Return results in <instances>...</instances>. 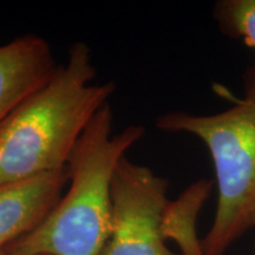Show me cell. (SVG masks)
Wrapping results in <instances>:
<instances>
[{
    "label": "cell",
    "instance_id": "ba28073f",
    "mask_svg": "<svg viewBox=\"0 0 255 255\" xmlns=\"http://www.w3.org/2000/svg\"><path fill=\"white\" fill-rule=\"evenodd\" d=\"M214 18L223 33L255 49V0H221L215 5Z\"/></svg>",
    "mask_w": 255,
    "mask_h": 255
},
{
    "label": "cell",
    "instance_id": "3957f363",
    "mask_svg": "<svg viewBox=\"0 0 255 255\" xmlns=\"http://www.w3.org/2000/svg\"><path fill=\"white\" fill-rule=\"evenodd\" d=\"M164 132H184L205 143L214 164L218 206L202 239L205 255H226L238 239L255 228V64L248 69L244 97L215 115L173 111L159 116Z\"/></svg>",
    "mask_w": 255,
    "mask_h": 255
},
{
    "label": "cell",
    "instance_id": "7a4b0ae2",
    "mask_svg": "<svg viewBox=\"0 0 255 255\" xmlns=\"http://www.w3.org/2000/svg\"><path fill=\"white\" fill-rule=\"evenodd\" d=\"M107 103L92 117L70 155L69 188L33 231L5 251L9 255H101L111 228V180L126 154L144 136L142 126L113 132Z\"/></svg>",
    "mask_w": 255,
    "mask_h": 255
},
{
    "label": "cell",
    "instance_id": "9c48e42d",
    "mask_svg": "<svg viewBox=\"0 0 255 255\" xmlns=\"http://www.w3.org/2000/svg\"><path fill=\"white\" fill-rule=\"evenodd\" d=\"M0 255H9L5 250H0Z\"/></svg>",
    "mask_w": 255,
    "mask_h": 255
},
{
    "label": "cell",
    "instance_id": "6da1fadb",
    "mask_svg": "<svg viewBox=\"0 0 255 255\" xmlns=\"http://www.w3.org/2000/svg\"><path fill=\"white\" fill-rule=\"evenodd\" d=\"M96 73L90 49L77 41L66 65L1 121L0 183L66 168L84 129L116 90L113 81L92 84Z\"/></svg>",
    "mask_w": 255,
    "mask_h": 255
},
{
    "label": "cell",
    "instance_id": "52a82bcc",
    "mask_svg": "<svg viewBox=\"0 0 255 255\" xmlns=\"http://www.w3.org/2000/svg\"><path fill=\"white\" fill-rule=\"evenodd\" d=\"M212 180L201 178L184 189L175 200L168 201L162 215L161 231L164 240L180 248V255H205L197 235V219L213 189Z\"/></svg>",
    "mask_w": 255,
    "mask_h": 255
},
{
    "label": "cell",
    "instance_id": "5b68a950",
    "mask_svg": "<svg viewBox=\"0 0 255 255\" xmlns=\"http://www.w3.org/2000/svg\"><path fill=\"white\" fill-rule=\"evenodd\" d=\"M69 182L66 168L14 182L0 183V250L43 222Z\"/></svg>",
    "mask_w": 255,
    "mask_h": 255
},
{
    "label": "cell",
    "instance_id": "8992f818",
    "mask_svg": "<svg viewBox=\"0 0 255 255\" xmlns=\"http://www.w3.org/2000/svg\"><path fill=\"white\" fill-rule=\"evenodd\" d=\"M58 68L49 43L37 34H24L0 46V123Z\"/></svg>",
    "mask_w": 255,
    "mask_h": 255
},
{
    "label": "cell",
    "instance_id": "277c9868",
    "mask_svg": "<svg viewBox=\"0 0 255 255\" xmlns=\"http://www.w3.org/2000/svg\"><path fill=\"white\" fill-rule=\"evenodd\" d=\"M167 178L123 157L111 180V228L101 255H180L162 235Z\"/></svg>",
    "mask_w": 255,
    "mask_h": 255
},
{
    "label": "cell",
    "instance_id": "30bf717a",
    "mask_svg": "<svg viewBox=\"0 0 255 255\" xmlns=\"http://www.w3.org/2000/svg\"><path fill=\"white\" fill-rule=\"evenodd\" d=\"M254 255H255V253H254Z\"/></svg>",
    "mask_w": 255,
    "mask_h": 255
}]
</instances>
